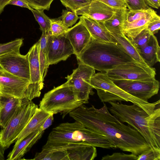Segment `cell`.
Masks as SVG:
<instances>
[{
	"label": "cell",
	"instance_id": "cell-44",
	"mask_svg": "<svg viewBox=\"0 0 160 160\" xmlns=\"http://www.w3.org/2000/svg\"><path fill=\"white\" fill-rule=\"evenodd\" d=\"M11 0H0V14L3 10L5 7L8 4Z\"/></svg>",
	"mask_w": 160,
	"mask_h": 160
},
{
	"label": "cell",
	"instance_id": "cell-28",
	"mask_svg": "<svg viewBox=\"0 0 160 160\" xmlns=\"http://www.w3.org/2000/svg\"><path fill=\"white\" fill-rule=\"evenodd\" d=\"M36 20L40 26L42 32L49 35L51 23V19L44 12L43 10L33 9L31 11Z\"/></svg>",
	"mask_w": 160,
	"mask_h": 160
},
{
	"label": "cell",
	"instance_id": "cell-3",
	"mask_svg": "<svg viewBox=\"0 0 160 160\" xmlns=\"http://www.w3.org/2000/svg\"><path fill=\"white\" fill-rule=\"evenodd\" d=\"M76 58L78 63L88 66L103 73L122 64L138 62L118 43L99 41L92 37Z\"/></svg>",
	"mask_w": 160,
	"mask_h": 160
},
{
	"label": "cell",
	"instance_id": "cell-41",
	"mask_svg": "<svg viewBox=\"0 0 160 160\" xmlns=\"http://www.w3.org/2000/svg\"><path fill=\"white\" fill-rule=\"evenodd\" d=\"M8 4H11L28 8L31 11L32 9L26 0H11Z\"/></svg>",
	"mask_w": 160,
	"mask_h": 160
},
{
	"label": "cell",
	"instance_id": "cell-20",
	"mask_svg": "<svg viewBox=\"0 0 160 160\" xmlns=\"http://www.w3.org/2000/svg\"><path fill=\"white\" fill-rule=\"evenodd\" d=\"M24 99L3 95L1 96L0 98V126L1 128H4L6 125Z\"/></svg>",
	"mask_w": 160,
	"mask_h": 160
},
{
	"label": "cell",
	"instance_id": "cell-11",
	"mask_svg": "<svg viewBox=\"0 0 160 160\" xmlns=\"http://www.w3.org/2000/svg\"><path fill=\"white\" fill-rule=\"evenodd\" d=\"M120 88L128 94L145 101L157 94L159 82L156 79L149 80L112 79Z\"/></svg>",
	"mask_w": 160,
	"mask_h": 160
},
{
	"label": "cell",
	"instance_id": "cell-43",
	"mask_svg": "<svg viewBox=\"0 0 160 160\" xmlns=\"http://www.w3.org/2000/svg\"><path fill=\"white\" fill-rule=\"evenodd\" d=\"M144 1L148 6L156 9H158L160 7V0H144Z\"/></svg>",
	"mask_w": 160,
	"mask_h": 160
},
{
	"label": "cell",
	"instance_id": "cell-37",
	"mask_svg": "<svg viewBox=\"0 0 160 160\" xmlns=\"http://www.w3.org/2000/svg\"><path fill=\"white\" fill-rule=\"evenodd\" d=\"M160 152L154 151L151 148L138 155L137 160H160Z\"/></svg>",
	"mask_w": 160,
	"mask_h": 160
},
{
	"label": "cell",
	"instance_id": "cell-33",
	"mask_svg": "<svg viewBox=\"0 0 160 160\" xmlns=\"http://www.w3.org/2000/svg\"><path fill=\"white\" fill-rule=\"evenodd\" d=\"M153 9L151 8L144 9L128 11L126 18V21L131 22L138 20L149 13Z\"/></svg>",
	"mask_w": 160,
	"mask_h": 160
},
{
	"label": "cell",
	"instance_id": "cell-4",
	"mask_svg": "<svg viewBox=\"0 0 160 160\" xmlns=\"http://www.w3.org/2000/svg\"><path fill=\"white\" fill-rule=\"evenodd\" d=\"M67 143H80L104 148H116L106 136L88 129L76 121L62 123L53 128L43 146Z\"/></svg>",
	"mask_w": 160,
	"mask_h": 160
},
{
	"label": "cell",
	"instance_id": "cell-2",
	"mask_svg": "<svg viewBox=\"0 0 160 160\" xmlns=\"http://www.w3.org/2000/svg\"><path fill=\"white\" fill-rule=\"evenodd\" d=\"M110 113L121 122L127 123L144 138L150 148L160 152V108L149 115L137 105H127L110 101Z\"/></svg>",
	"mask_w": 160,
	"mask_h": 160
},
{
	"label": "cell",
	"instance_id": "cell-38",
	"mask_svg": "<svg viewBox=\"0 0 160 160\" xmlns=\"http://www.w3.org/2000/svg\"><path fill=\"white\" fill-rule=\"evenodd\" d=\"M146 29L152 35L158 32L160 29V17L156 14L148 24Z\"/></svg>",
	"mask_w": 160,
	"mask_h": 160
},
{
	"label": "cell",
	"instance_id": "cell-16",
	"mask_svg": "<svg viewBox=\"0 0 160 160\" xmlns=\"http://www.w3.org/2000/svg\"><path fill=\"white\" fill-rule=\"evenodd\" d=\"M66 34L76 56L85 48L91 38L88 30L80 20L73 27L69 28Z\"/></svg>",
	"mask_w": 160,
	"mask_h": 160
},
{
	"label": "cell",
	"instance_id": "cell-5",
	"mask_svg": "<svg viewBox=\"0 0 160 160\" xmlns=\"http://www.w3.org/2000/svg\"><path fill=\"white\" fill-rule=\"evenodd\" d=\"M90 83L93 88L97 90L99 99L103 103L130 102L140 107L149 115L160 106V100L151 103L128 94L116 85L106 73H94L91 78Z\"/></svg>",
	"mask_w": 160,
	"mask_h": 160
},
{
	"label": "cell",
	"instance_id": "cell-19",
	"mask_svg": "<svg viewBox=\"0 0 160 160\" xmlns=\"http://www.w3.org/2000/svg\"><path fill=\"white\" fill-rule=\"evenodd\" d=\"M44 131L40 127L23 139L9 153L7 160H21L42 137Z\"/></svg>",
	"mask_w": 160,
	"mask_h": 160
},
{
	"label": "cell",
	"instance_id": "cell-1",
	"mask_svg": "<svg viewBox=\"0 0 160 160\" xmlns=\"http://www.w3.org/2000/svg\"><path fill=\"white\" fill-rule=\"evenodd\" d=\"M100 109L83 104L69 113L76 121L106 136L116 148L138 155L150 148L135 129L121 122L108 110L105 104Z\"/></svg>",
	"mask_w": 160,
	"mask_h": 160
},
{
	"label": "cell",
	"instance_id": "cell-27",
	"mask_svg": "<svg viewBox=\"0 0 160 160\" xmlns=\"http://www.w3.org/2000/svg\"><path fill=\"white\" fill-rule=\"evenodd\" d=\"M34 160H69L66 152L62 150L42 149L35 154Z\"/></svg>",
	"mask_w": 160,
	"mask_h": 160
},
{
	"label": "cell",
	"instance_id": "cell-13",
	"mask_svg": "<svg viewBox=\"0 0 160 160\" xmlns=\"http://www.w3.org/2000/svg\"><path fill=\"white\" fill-rule=\"evenodd\" d=\"M0 67L14 75L30 81L28 53L22 55L20 51L15 52L0 56Z\"/></svg>",
	"mask_w": 160,
	"mask_h": 160
},
{
	"label": "cell",
	"instance_id": "cell-10",
	"mask_svg": "<svg viewBox=\"0 0 160 160\" xmlns=\"http://www.w3.org/2000/svg\"><path fill=\"white\" fill-rule=\"evenodd\" d=\"M112 79L149 80L155 79V68L138 62L120 65L106 73Z\"/></svg>",
	"mask_w": 160,
	"mask_h": 160
},
{
	"label": "cell",
	"instance_id": "cell-24",
	"mask_svg": "<svg viewBox=\"0 0 160 160\" xmlns=\"http://www.w3.org/2000/svg\"><path fill=\"white\" fill-rule=\"evenodd\" d=\"M128 10L127 8L116 9L113 15L103 22L110 33H122Z\"/></svg>",
	"mask_w": 160,
	"mask_h": 160
},
{
	"label": "cell",
	"instance_id": "cell-29",
	"mask_svg": "<svg viewBox=\"0 0 160 160\" xmlns=\"http://www.w3.org/2000/svg\"><path fill=\"white\" fill-rule=\"evenodd\" d=\"M23 43L22 38H18L11 42L0 44V56L15 52L20 51Z\"/></svg>",
	"mask_w": 160,
	"mask_h": 160
},
{
	"label": "cell",
	"instance_id": "cell-12",
	"mask_svg": "<svg viewBox=\"0 0 160 160\" xmlns=\"http://www.w3.org/2000/svg\"><path fill=\"white\" fill-rule=\"evenodd\" d=\"M66 33L56 36L48 35L47 51L49 65L65 61L74 54L73 47Z\"/></svg>",
	"mask_w": 160,
	"mask_h": 160
},
{
	"label": "cell",
	"instance_id": "cell-45",
	"mask_svg": "<svg viewBox=\"0 0 160 160\" xmlns=\"http://www.w3.org/2000/svg\"><path fill=\"white\" fill-rule=\"evenodd\" d=\"M5 149L0 142V160H4V153Z\"/></svg>",
	"mask_w": 160,
	"mask_h": 160
},
{
	"label": "cell",
	"instance_id": "cell-15",
	"mask_svg": "<svg viewBox=\"0 0 160 160\" xmlns=\"http://www.w3.org/2000/svg\"><path fill=\"white\" fill-rule=\"evenodd\" d=\"M116 9L99 1L94 0L88 5L77 11L76 13L103 22L113 15Z\"/></svg>",
	"mask_w": 160,
	"mask_h": 160
},
{
	"label": "cell",
	"instance_id": "cell-25",
	"mask_svg": "<svg viewBox=\"0 0 160 160\" xmlns=\"http://www.w3.org/2000/svg\"><path fill=\"white\" fill-rule=\"evenodd\" d=\"M111 33L125 51L133 59L141 64L148 66L141 57L138 49L130 39L123 33Z\"/></svg>",
	"mask_w": 160,
	"mask_h": 160
},
{
	"label": "cell",
	"instance_id": "cell-39",
	"mask_svg": "<svg viewBox=\"0 0 160 160\" xmlns=\"http://www.w3.org/2000/svg\"><path fill=\"white\" fill-rule=\"evenodd\" d=\"M129 10L144 9L148 8L144 0H124Z\"/></svg>",
	"mask_w": 160,
	"mask_h": 160
},
{
	"label": "cell",
	"instance_id": "cell-23",
	"mask_svg": "<svg viewBox=\"0 0 160 160\" xmlns=\"http://www.w3.org/2000/svg\"><path fill=\"white\" fill-rule=\"evenodd\" d=\"M153 10L142 18L131 22H125L123 33L128 39L132 40L145 29L151 19L156 14Z\"/></svg>",
	"mask_w": 160,
	"mask_h": 160
},
{
	"label": "cell",
	"instance_id": "cell-35",
	"mask_svg": "<svg viewBox=\"0 0 160 160\" xmlns=\"http://www.w3.org/2000/svg\"><path fill=\"white\" fill-rule=\"evenodd\" d=\"M138 155L131 153L126 154L123 153L114 152L102 157V160H137Z\"/></svg>",
	"mask_w": 160,
	"mask_h": 160
},
{
	"label": "cell",
	"instance_id": "cell-8",
	"mask_svg": "<svg viewBox=\"0 0 160 160\" xmlns=\"http://www.w3.org/2000/svg\"><path fill=\"white\" fill-rule=\"evenodd\" d=\"M0 91L4 96L29 101L41 95L32 87L29 80L14 75L0 67Z\"/></svg>",
	"mask_w": 160,
	"mask_h": 160
},
{
	"label": "cell",
	"instance_id": "cell-18",
	"mask_svg": "<svg viewBox=\"0 0 160 160\" xmlns=\"http://www.w3.org/2000/svg\"><path fill=\"white\" fill-rule=\"evenodd\" d=\"M79 18L93 38L99 41L118 43L105 28L103 22H98L84 15L80 16Z\"/></svg>",
	"mask_w": 160,
	"mask_h": 160
},
{
	"label": "cell",
	"instance_id": "cell-34",
	"mask_svg": "<svg viewBox=\"0 0 160 160\" xmlns=\"http://www.w3.org/2000/svg\"><path fill=\"white\" fill-rule=\"evenodd\" d=\"M62 15L61 20L64 26L68 28L72 27L79 18L76 13L66 10H62Z\"/></svg>",
	"mask_w": 160,
	"mask_h": 160
},
{
	"label": "cell",
	"instance_id": "cell-36",
	"mask_svg": "<svg viewBox=\"0 0 160 160\" xmlns=\"http://www.w3.org/2000/svg\"><path fill=\"white\" fill-rule=\"evenodd\" d=\"M29 6L35 10H49L54 0H26Z\"/></svg>",
	"mask_w": 160,
	"mask_h": 160
},
{
	"label": "cell",
	"instance_id": "cell-7",
	"mask_svg": "<svg viewBox=\"0 0 160 160\" xmlns=\"http://www.w3.org/2000/svg\"><path fill=\"white\" fill-rule=\"evenodd\" d=\"M38 108L32 101L23 100L6 125L0 131V142L6 149L16 140Z\"/></svg>",
	"mask_w": 160,
	"mask_h": 160
},
{
	"label": "cell",
	"instance_id": "cell-9",
	"mask_svg": "<svg viewBox=\"0 0 160 160\" xmlns=\"http://www.w3.org/2000/svg\"><path fill=\"white\" fill-rule=\"evenodd\" d=\"M78 66L73 70L72 73L66 77L67 82L70 86L78 101L88 103L89 96L92 94L93 88L90 84V80L95 73V70L88 66L78 63Z\"/></svg>",
	"mask_w": 160,
	"mask_h": 160
},
{
	"label": "cell",
	"instance_id": "cell-30",
	"mask_svg": "<svg viewBox=\"0 0 160 160\" xmlns=\"http://www.w3.org/2000/svg\"><path fill=\"white\" fill-rule=\"evenodd\" d=\"M94 0H60L68 9L75 13L77 11L89 5Z\"/></svg>",
	"mask_w": 160,
	"mask_h": 160
},
{
	"label": "cell",
	"instance_id": "cell-14",
	"mask_svg": "<svg viewBox=\"0 0 160 160\" xmlns=\"http://www.w3.org/2000/svg\"><path fill=\"white\" fill-rule=\"evenodd\" d=\"M42 149L62 150L67 153L69 160H93L97 156L95 147L80 143H67L44 147Z\"/></svg>",
	"mask_w": 160,
	"mask_h": 160
},
{
	"label": "cell",
	"instance_id": "cell-17",
	"mask_svg": "<svg viewBox=\"0 0 160 160\" xmlns=\"http://www.w3.org/2000/svg\"><path fill=\"white\" fill-rule=\"evenodd\" d=\"M28 53L31 85L35 90L41 93V91L44 87V80L42 77L40 71L38 42L32 46Z\"/></svg>",
	"mask_w": 160,
	"mask_h": 160
},
{
	"label": "cell",
	"instance_id": "cell-26",
	"mask_svg": "<svg viewBox=\"0 0 160 160\" xmlns=\"http://www.w3.org/2000/svg\"><path fill=\"white\" fill-rule=\"evenodd\" d=\"M49 35L42 32V36L38 41V43L39 58L42 77L44 80L49 65L47 51V43Z\"/></svg>",
	"mask_w": 160,
	"mask_h": 160
},
{
	"label": "cell",
	"instance_id": "cell-31",
	"mask_svg": "<svg viewBox=\"0 0 160 160\" xmlns=\"http://www.w3.org/2000/svg\"><path fill=\"white\" fill-rule=\"evenodd\" d=\"M69 28H67L61 20L51 19V23L49 35L56 36L66 33Z\"/></svg>",
	"mask_w": 160,
	"mask_h": 160
},
{
	"label": "cell",
	"instance_id": "cell-46",
	"mask_svg": "<svg viewBox=\"0 0 160 160\" xmlns=\"http://www.w3.org/2000/svg\"><path fill=\"white\" fill-rule=\"evenodd\" d=\"M2 95V94L1 93L0 91V98H1V96Z\"/></svg>",
	"mask_w": 160,
	"mask_h": 160
},
{
	"label": "cell",
	"instance_id": "cell-42",
	"mask_svg": "<svg viewBox=\"0 0 160 160\" xmlns=\"http://www.w3.org/2000/svg\"><path fill=\"white\" fill-rule=\"evenodd\" d=\"M53 115L52 113L41 126L40 128L42 130L44 131L52 124L54 119Z\"/></svg>",
	"mask_w": 160,
	"mask_h": 160
},
{
	"label": "cell",
	"instance_id": "cell-22",
	"mask_svg": "<svg viewBox=\"0 0 160 160\" xmlns=\"http://www.w3.org/2000/svg\"><path fill=\"white\" fill-rule=\"evenodd\" d=\"M52 113L38 108L17 138L14 147L23 139L40 128L45 120Z\"/></svg>",
	"mask_w": 160,
	"mask_h": 160
},
{
	"label": "cell",
	"instance_id": "cell-40",
	"mask_svg": "<svg viewBox=\"0 0 160 160\" xmlns=\"http://www.w3.org/2000/svg\"><path fill=\"white\" fill-rule=\"evenodd\" d=\"M102 2L109 6L115 8H127L126 4L124 0H98Z\"/></svg>",
	"mask_w": 160,
	"mask_h": 160
},
{
	"label": "cell",
	"instance_id": "cell-32",
	"mask_svg": "<svg viewBox=\"0 0 160 160\" xmlns=\"http://www.w3.org/2000/svg\"><path fill=\"white\" fill-rule=\"evenodd\" d=\"M152 35V34L146 28L135 38L131 40L138 50L144 46L148 43Z\"/></svg>",
	"mask_w": 160,
	"mask_h": 160
},
{
	"label": "cell",
	"instance_id": "cell-21",
	"mask_svg": "<svg viewBox=\"0 0 160 160\" xmlns=\"http://www.w3.org/2000/svg\"><path fill=\"white\" fill-rule=\"evenodd\" d=\"M141 57L148 66H152L160 62V48L157 38L152 35L148 43L138 50Z\"/></svg>",
	"mask_w": 160,
	"mask_h": 160
},
{
	"label": "cell",
	"instance_id": "cell-6",
	"mask_svg": "<svg viewBox=\"0 0 160 160\" xmlns=\"http://www.w3.org/2000/svg\"><path fill=\"white\" fill-rule=\"evenodd\" d=\"M84 104V102L76 99L71 87L66 82L45 93L40 102L39 108L54 114L60 113L64 118Z\"/></svg>",
	"mask_w": 160,
	"mask_h": 160
}]
</instances>
